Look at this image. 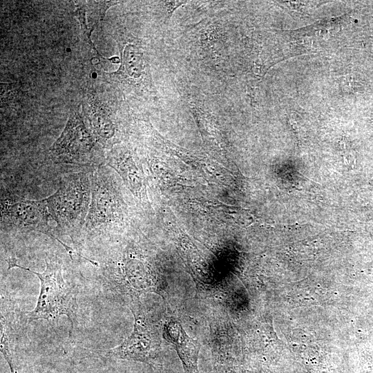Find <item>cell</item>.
<instances>
[{"label": "cell", "instance_id": "cell-7", "mask_svg": "<svg viewBox=\"0 0 373 373\" xmlns=\"http://www.w3.org/2000/svg\"><path fill=\"white\" fill-rule=\"evenodd\" d=\"M162 335L175 347L184 373H200L198 362L200 343L189 336L181 324L175 320H170L164 325Z\"/></svg>", "mask_w": 373, "mask_h": 373}, {"label": "cell", "instance_id": "cell-5", "mask_svg": "<svg viewBox=\"0 0 373 373\" xmlns=\"http://www.w3.org/2000/svg\"><path fill=\"white\" fill-rule=\"evenodd\" d=\"M52 219L45 199L21 200L4 202L1 207V221L10 227L23 231H37L58 240L68 251L71 249L62 242L53 231L50 221Z\"/></svg>", "mask_w": 373, "mask_h": 373}, {"label": "cell", "instance_id": "cell-10", "mask_svg": "<svg viewBox=\"0 0 373 373\" xmlns=\"http://www.w3.org/2000/svg\"><path fill=\"white\" fill-rule=\"evenodd\" d=\"M109 60L115 64L119 63L120 61L119 57H112Z\"/></svg>", "mask_w": 373, "mask_h": 373}, {"label": "cell", "instance_id": "cell-3", "mask_svg": "<svg viewBox=\"0 0 373 373\" xmlns=\"http://www.w3.org/2000/svg\"><path fill=\"white\" fill-rule=\"evenodd\" d=\"M108 169L99 167L90 174L91 200L84 229L88 232H107L115 224L119 204Z\"/></svg>", "mask_w": 373, "mask_h": 373}, {"label": "cell", "instance_id": "cell-11", "mask_svg": "<svg viewBox=\"0 0 373 373\" xmlns=\"http://www.w3.org/2000/svg\"><path fill=\"white\" fill-rule=\"evenodd\" d=\"M91 61L93 64H97L99 62V60L97 58H93Z\"/></svg>", "mask_w": 373, "mask_h": 373}, {"label": "cell", "instance_id": "cell-4", "mask_svg": "<svg viewBox=\"0 0 373 373\" xmlns=\"http://www.w3.org/2000/svg\"><path fill=\"white\" fill-rule=\"evenodd\" d=\"M135 318L131 335L108 354L119 359L131 360L154 365L161 352V337L159 328L136 307H132Z\"/></svg>", "mask_w": 373, "mask_h": 373}, {"label": "cell", "instance_id": "cell-9", "mask_svg": "<svg viewBox=\"0 0 373 373\" xmlns=\"http://www.w3.org/2000/svg\"><path fill=\"white\" fill-rule=\"evenodd\" d=\"M90 124L95 133L101 138L108 140L114 134L113 124L108 117L104 113L94 114L90 119Z\"/></svg>", "mask_w": 373, "mask_h": 373}, {"label": "cell", "instance_id": "cell-1", "mask_svg": "<svg viewBox=\"0 0 373 373\" xmlns=\"http://www.w3.org/2000/svg\"><path fill=\"white\" fill-rule=\"evenodd\" d=\"M45 200L57 229L73 238L85 226L91 200L90 175L78 172L64 176L57 190Z\"/></svg>", "mask_w": 373, "mask_h": 373}, {"label": "cell", "instance_id": "cell-8", "mask_svg": "<svg viewBox=\"0 0 373 373\" xmlns=\"http://www.w3.org/2000/svg\"><path fill=\"white\" fill-rule=\"evenodd\" d=\"M124 64L131 77H139L143 68L142 53L133 45L126 46L124 50Z\"/></svg>", "mask_w": 373, "mask_h": 373}, {"label": "cell", "instance_id": "cell-6", "mask_svg": "<svg viewBox=\"0 0 373 373\" xmlns=\"http://www.w3.org/2000/svg\"><path fill=\"white\" fill-rule=\"evenodd\" d=\"M95 138L78 112L72 114L51 152L58 162L84 164L95 145Z\"/></svg>", "mask_w": 373, "mask_h": 373}, {"label": "cell", "instance_id": "cell-2", "mask_svg": "<svg viewBox=\"0 0 373 373\" xmlns=\"http://www.w3.org/2000/svg\"><path fill=\"white\" fill-rule=\"evenodd\" d=\"M8 269L19 267L35 274L41 282V290L34 310L28 313L29 321L37 319L55 320L66 316L72 328L77 319V291L62 275L60 262L57 259L46 261L45 270L36 272L18 265L15 258L8 260Z\"/></svg>", "mask_w": 373, "mask_h": 373}]
</instances>
